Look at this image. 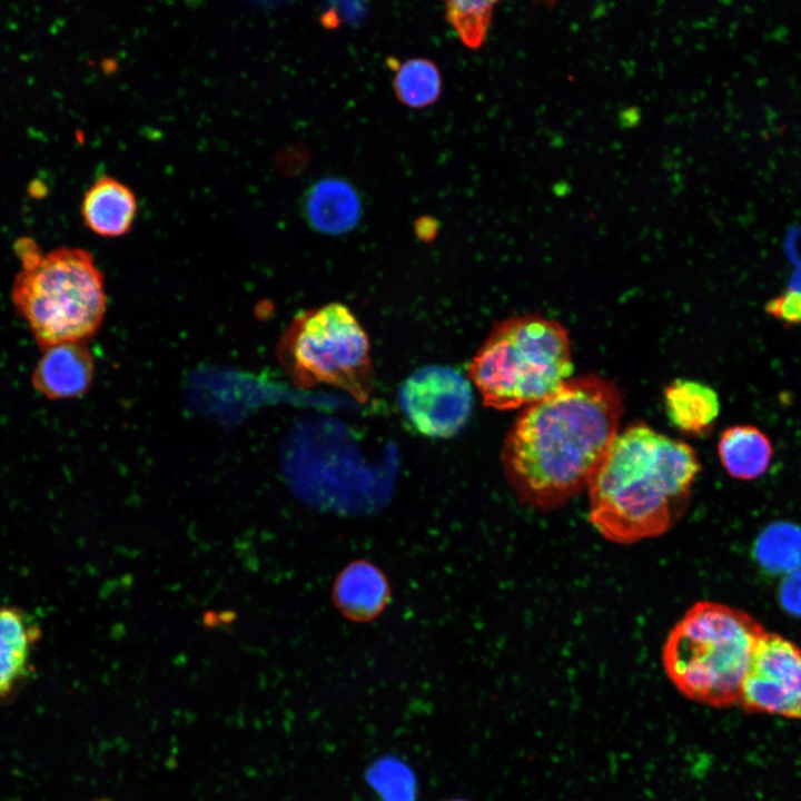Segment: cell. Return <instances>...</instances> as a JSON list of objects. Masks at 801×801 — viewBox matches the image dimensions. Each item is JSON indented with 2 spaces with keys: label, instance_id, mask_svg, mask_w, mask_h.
<instances>
[{
  "label": "cell",
  "instance_id": "obj_12",
  "mask_svg": "<svg viewBox=\"0 0 801 801\" xmlns=\"http://www.w3.org/2000/svg\"><path fill=\"white\" fill-rule=\"evenodd\" d=\"M134 191L112 177H100L85 194L81 215L86 226L103 237L127 234L137 215Z\"/></svg>",
  "mask_w": 801,
  "mask_h": 801
},
{
  "label": "cell",
  "instance_id": "obj_7",
  "mask_svg": "<svg viewBox=\"0 0 801 801\" xmlns=\"http://www.w3.org/2000/svg\"><path fill=\"white\" fill-rule=\"evenodd\" d=\"M739 704L750 713L801 720V646L764 632L752 650Z\"/></svg>",
  "mask_w": 801,
  "mask_h": 801
},
{
  "label": "cell",
  "instance_id": "obj_11",
  "mask_svg": "<svg viewBox=\"0 0 801 801\" xmlns=\"http://www.w3.org/2000/svg\"><path fill=\"white\" fill-rule=\"evenodd\" d=\"M42 630L22 607L0 605V699L30 673L31 656Z\"/></svg>",
  "mask_w": 801,
  "mask_h": 801
},
{
  "label": "cell",
  "instance_id": "obj_13",
  "mask_svg": "<svg viewBox=\"0 0 801 801\" xmlns=\"http://www.w3.org/2000/svg\"><path fill=\"white\" fill-rule=\"evenodd\" d=\"M668 418L681 432L703 435L714 425L720 413L716 392L698 380L678 378L664 389Z\"/></svg>",
  "mask_w": 801,
  "mask_h": 801
},
{
  "label": "cell",
  "instance_id": "obj_6",
  "mask_svg": "<svg viewBox=\"0 0 801 801\" xmlns=\"http://www.w3.org/2000/svg\"><path fill=\"white\" fill-rule=\"evenodd\" d=\"M277 355L300 387L333 385L360 402L373 389L368 337L343 304H327L296 316L279 340Z\"/></svg>",
  "mask_w": 801,
  "mask_h": 801
},
{
  "label": "cell",
  "instance_id": "obj_17",
  "mask_svg": "<svg viewBox=\"0 0 801 801\" xmlns=\"http://www.w3.org/2000/svg\"><path fill=\"white\" fill-rule=\"evenodd\" d=\"M393 87L403 105L424 108L438 99L442 90V77L433 61L414 58L399 66Z\"/></svg>",
  "mask_w": 801,
  "mask_h": 801
},
{
  "label": "cell",
  "instance_id": "obj_21",
  "mask_svg": "<svg viewBox=\"0 0 801 801\" xmlns=\"http://www.w3.org/2000/svg\"><path fill=\"white\" fill-rule=\"evenodd\" d=\"M780 599L789 612L801 615V571L789 574L782 583Z\"/></svg>",
  "mask_w": 801,
  "mask_h": 801
},
{
  "label": "cell",
  "instance_id": "obj_4",
  "mask_svg": "<svg viewBox=\"0 0 801 801\" xmlns=\"http://www.w3.org/2000/svg\"><path fill=\"white\" fill-rule=\"evenodd\" d=\"M764 632L741 610L696 602L670 631L662 651L664 669L694 701L713 706L739 703L752 650Z\"/></svg>",
  "mask_w": 801,
  "mask_h": 801
},
{
  "label": "cell",
  "instance_id": "obj_18",
  "mask_svg": "<svg viewBox=\"0 0 801 801\" xmlns=\"http://www.w3.org/2000/svg\"><path fill=\"white\" fill-rule=\"evenodd\" d=\"M495 2L452 1L446 3V19L462 42L469 48L479 47L488 30Z\"/></svg>",
  "mask_w": 801,
  "mask_h": 801
},
{
  "label": "cell",
  "instance_id": "obj_20",
  "mask_svg": "<svg viewBox=\"0 0 801 801\" xmlns=\"http://www.w3.org/2000/svg\"><path fill=\"white\" fill-rule=\"evenodd\" d=\"M765 313L787 325L801 324V289L789 288L770 299L764 306Z\"/></svg>",
  "mask_w": 801,
  "mask_h": 801
},
{
  "label": "cell",
  "instance_id": "obj_19",
  "mask_svg": "<svg viewBox=\"0 0 801 801\" xmlns=\"http://www.w3.org/2000/svg\"><path fill=\"white\" fill-rule=\"evenodd\" d=\"M369 780L385 801H411L414 781L409 770L394 759L377 762L368 773Z\"/></svg>",
  "mask_w": 801,
  "mask_h": 801
},
{
  "label": "cell",
  "instance_id": "obj_2",
  "mask_svg": "<svg viewBox=\"0 0 801 801\" xmlns=\"http://www.w3.org/2000/svg\"><path fill=\"white\" fill-rule=\"evenodd\" d=\"M700 469L686 443L631 424L617 433L587 486L589 521L613 543L660 536L685 514Z\"/></svg>",
  "mask_w": 801,
  "mask_h": 801
},
{
  "label": "cell",
  "instance_id": "obj_22",
  "mask_svg": "<svg viewBox=\"0 0 801 801\" xmlns=\"http://www.w3.org/2000/svg\"><path fill=\"white\" fill-rule=\"evenodd\" d=\"M447 801H466V800H463V799H452V800H447Z\"/></svg>",
  "mask_w": 801,
  "mask_h": 801
},
{
  "label": "cell",
  "instance_id": "obj_10",
  "mask_svg": "<svg viewBox=\"0 0 801 801\" xmlns=\"http://www.w3.org/2000/svg\"><path fill=\"white\" fill-rule=\"evenodd\" d=\"M303 215L315 230L342 235L353 230L363 215L357 188L340 177H324L308 187L301 201Z\"/></svg>",
  "mask_w": 801,
  "mask_h": 801
},
{
  "label": "cell",
  "instance_id": "obj_1",
  "mask_svg": "<svg viewBox=\"0 0 801 801\" xmlns=\"http://www.w3.org/2000/svg\"><path fill=\"white\" fill-rule=\"evenodd\" d=\"M620 388L599 375L567 379L518 415L502 448L508 483L525 505L548 511L587 488L619 433Z\"/></svg>",
  "mask_w": 801,
  "mask_h": 801
},
{
  "label": "cell",
  "instance_id": "obj_14",
  "mask_svg": "<svg viewBox=\"0 0 801 801\" xmlns=\"http://www.w3.org/2000/svg\"><path fill=\"white\" fill-rule=\"evenodd\" d=\"M334 596L346 616L367 621L376 616L386 604L388 584L383 573L370 563L354 562L339 574Z\"/></svg>",
  "mask_w": 801,
  "mask_h": 801
},
{
  "label": "cell",
  "instance_id": "obj_8",
  "mask_svg": "<svg viewBox=\"0 0 801 801\" xmlns=\"http://www.w3.org/2000/svg\"><path fill=\"white\" fill-rule=\"evenodd\" d=\"M398 399L404 415L422 435L445 438L466 425L473 393L469 382L457 370L428 365L404 380Z\"/></svg>",
  "mask_w": 801,
  "mask_h": 801
},
{
  "label": "cell",
  "instance_id": "obj_9",
  "mask_svg": "<svg viewBox=\"0 0 801 801\" xmlns=\"http://www.w3.org/2000/svg\"><path fill=\"white\" fill-rule=\"evenodd\" d=\"M95 362L83 342H68L43 349L31 383L49 399L82 396L92 384Z\"/></svg>",
  "mask_w": 801,
  "mask_h": 801
},
{
  "label": "cell",
  "instance_id": "obj_16",
  "mask_svg": "<svg viewBox=\"0 0 801 801\" xmlns=\"http://www.w3.org/2000/svg\"><path fill=\"white\" fill-rule=\"evenodd\" d=\"M753 554L768 573L791 574L801 567V528L789 523L768 526L756 538Z\"/></svg>",
  "mask_w": 801,
  "mask_h": 801
},
{
  "label": "cell",
  "instance_id": "obj_5",
  "mask_svg": "<svg viewBox=\"0 0 801 801\" xmlns=\"http://www.w3.org/2000/svg\"><path fill=\"white\" fill-rule=\"evenodd\" d=\"M573 372L566 328L528 314L498 323L473 357L468 376L486 406L514 409L557 392Z\"/></svg>",
  "mask_w": 801,
  "mask_h": 801
},
{
  "label": "cell",
  "instance_id": "obj_3",
  "mask_svg": "<svg viewBox=\"0 0 801 801\" xmlns=\"http://www.w3.org/2000/svg\"><path fill=\"white\" fill-rule=\"evenodd\" d=\"M16 251L21 269L11 299L37 344L44 349L93 336L103 322L107 300L103 275L91 254L70 247L42 254L29 238L19 239Z\"/></svg>",
  "mask_w": 801,
  "mask_h": 801
},
{
  "label": "cell",
  "instance_id": "obj_15",
  "mask_svg": "<svg viewBox=\"0 0 801 801\" xmlns=\"http://www.w3.org/2000/svg\"><path fill=\"white\" fill-rule=\"evenodd\" d=\"M718 453L722 466L732 477L750 481L767 472L773 448L770 438L759 427L734 425L722 432Z\"/></svg>",
  "mask_w": 801,
  "mask_h": 801
}]
</instances>
